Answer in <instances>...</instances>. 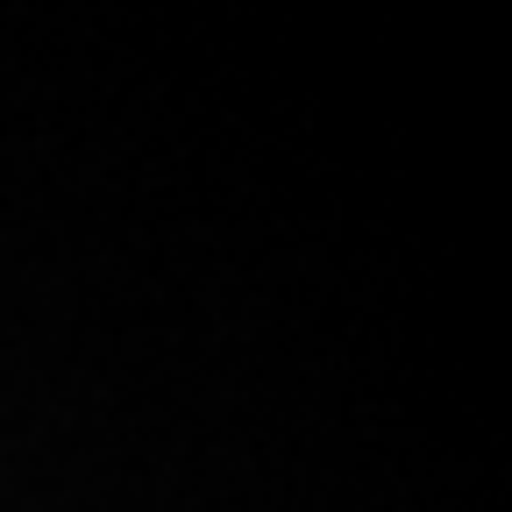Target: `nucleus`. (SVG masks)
<instances>
[]
</instances>
